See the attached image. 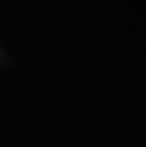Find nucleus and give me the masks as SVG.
Returning <instances> with one entry per match:
<instances>
[]
</instances>
